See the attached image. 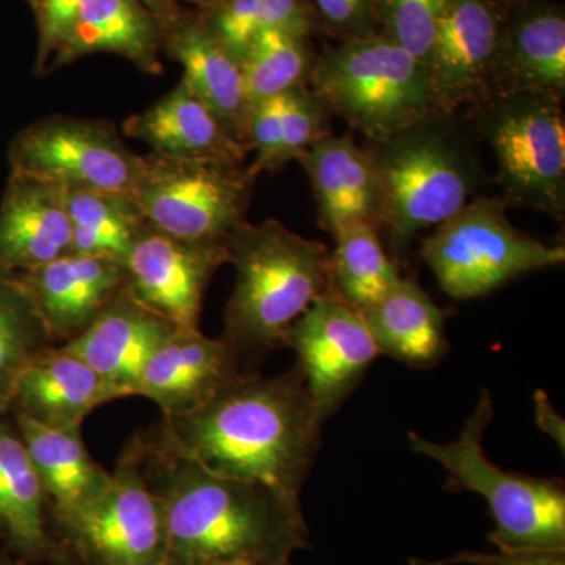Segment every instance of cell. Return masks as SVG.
Returning a JSON list of instances; mask_svg holds the SVG:
<instances>
[{
	"mask_svg": "<svg viewBox=\"0 0 565 565\" xmlns=\"http://www.w3.org/2000/svg\"><path fill=\"white\" fill-rule=\"evenodd\" d=\"M188 2L193 3V6L199 7L200 10H207L211 7L217 6L222 0H188Z\"/></svg>",
	"mask_w": 565,
	"mask_h": 565,
	"instance_id": "cell-42",
	"label": "cell"
},
{
	"mask_svg": "<svg viewBox=\"0 0 565 565\" xmlns=\"http://www.w3.org/2000/svg\"><path fill=\"white\" fill-rule=\"evenodd\" d=\"M381 353L427 366L444 355L445 311L414 280L401 277L377 302L359 310Z\"/></svg>",
	"mask_w": 565,
	"mask_h": 565,
	"instance_id": "cell-25",
	"label": "cell"
},
{
	"mask_svg": "<svg viewBox=\"0 0 565 565\" xmlns=\"http://www.w3.org/2000/svg\"><path fill=\"white\" fill-rule=\"evenodd\" d=\"M18 430L55 516L73 511L109 484V471L87 451L81 429H52L18 415Z\"/></svg>",
	"mask_w": 565,
	"mask_h": 565,
	"instance_id": "cell-26",
	"label": "cell"
},
{
	"mask_svg": "<svg viewBox=\"0 0 565 565\" xmlns=\"http://www.w3.org/2000/svg\"><path fill=\"white\" fill-rule=\"evenodd\" d=\"M145 475L162 508V565H289L310 548L300 500L256 482L225 478L150 441Z\"/></svg>",
	"mask_w": 565,
	"mask_h": 565,
	"instance_id": "cell-2",
	"label": "cell"
},
{
	"mask_svg": "<svg viewBox=\"0 0 565 565\" xmlns=\"http://www.w3.org/2000/svg\"><path fill=\"white\" fill-rule=\"evenodd\" d=\"M285 345L296 352V364L323 422L343 405L381 353L362 313L334 289L292 323Z\"/></svg>",
	"mask_w": 565,
	"mask_h": 565,
	"instance_id": "cell-13",
	"label": "cell"
},
{
	"mask_svg": "<svg viewBox=\"0 0 565 565\" xmlns=\"http://www.w3.org/2000/svg\"><path fill=\"white\" fill-rule=\"evenodd\" d=\"M163 50L182 66V82L248 148L250 103L241 62L215 39L202 13H185L163 32ZM250 151V148H248Z\"/></svg>",
	"mask_w": 565,
	"mask_h": 565,
	"instance_id": "cell-20",
	"label": "cell"
},
{
	"mask_svg": "<svg viewBox=\"0 0 565 565\" xmlns=\"http://www.w3.org/2000/svg\"><path fill=\"white\" fill-rule=\"evenodd\" d=\"M492 397L482 390L473 415L452 444H433L408 434L416 455L429 457L449 473L448 487L479 493L489 504L501 552L565 553V490L559 479L533 478L501 470L487 457L482 438L493 422Z\"/></svg>",
	"mask_w": 565,
	"mask_h": 565,
	"instance_id": "cell-5",
	"label": "cell"
},
{
	"mask_svg": "<svg viewBox=\"0 0 565 565\" xmlns=\"http://www.w3.org/2000/svg\"><path fill=\"white\" fill-rule=\"evenodd\" d=\"M43 486L31 455L9 426L0 423V526L29 556L57 559L44 519Z\"/></svg>",
	"mask_w": 565,
	"mask_h": 565,
	"instance_id": "cell-27",
	"label": "cell"
},
{
	"mask_svg": "<svg viewBox=\"0 0 565 565\" xmlns=\"http://www.w3.org/2000/svg\"><path fill=\"white\" fill-rule=\"evenodd\" d=\"M225 244L236 282L221 338L243 363L285 345L292 323L333 289L330 256L278 221L239 223Z\"/></svg>",
	"mask_w": 565,
	"mask_h": 565,
	"instance_id": "cell-3",
	"label": "cell"
},
{
	"mask_svg": "<svg viewBox=\"0 0 565 565\" xmlns=\"http://www.w3.org/2000/svg\"><path fill=\"white\" fill-rule=\"evenodd\" d=\"M222 565H252L250 563H245V561H233V563H226Z\"/></svg>",
	"mask_w": 565,
	"mask_h": 565,
	"instance_id": "cell-43",
	"label": "cell"
},
{
	"mask_svg": "<svg viewBox=\"0 0 565 565\" xmlns=\"http://www.w3.org/2000/svg\"><path fill=\"white\" fill-rule=\"evenodd\" d=\"M255 180L243 163L151 152L143 156L132 200L151 228L215 243L245 222Z\"/></svg>",
	"mask_w": 565,
	"mask_h": 565,
	"instance_id": "cell-9",
	"label": "cell"
},
{
	"mask_svg": "<svg viewBox=\"0 0 565 565\" xmlns=\"http://www.w3.org/2000/svg\"><path fill=\"white\" fill-rule=\"evenodd\" d=\"M527 93L563 103L565 10L555 0H514L493 95Z\"/></svg>",
	"mask_w": 565,
	"mask_h": 565,
	"instance_id": "cell-18",
	"label": "cell"
},
{
	"mask_svg": "<svg viewBox=\"0 0 565 565\" xmlns=\"http://www.w3.org/2000/svg\"><path fill=\"white\" fill-rule=\"evenodd\" d=\"M18 275L57 345L84 333L126 285L125 264L76 253Z\"/></svg>",
	"mask_w": 565,
	"mask_h": 565,
	"instance_id": "cell-17",
	"label": "cell"
},
{
	"mask_svg": "<svg viewBox=\"0 0 565 565\" xmlns=\"http://www.w3.org/2000/svg\"><path fill=\"white\" fill-rule=\"evenodd\" d=\"M449 0H375L379 33L399 44L426 68Z\"/></svg>",
	"mask_w": 565,
	"mask_h": 565,
	"instance_id": "cell-32",
	"label": "cell"
},
{
	"mask_svg": "<svg viewBox=\"0 0 565 565\" xmlns=\"http://www.w3.org/2000/svg\"><path fill=\"white\" fill-rule=\"evenodd\" d=\"M68 253V191L31 174L11 172L0 202V264L25 273Z\"/></svg>",
	"mask_w": 565,
	"mask_h": 565,
	"instance_id": "cell-19",
	"label": "cell"
},
{
	"mask_svg": "<svg viewBox=\"0 0 565 565\" xmlns=\"http://www.w3.org/2000/svg\"><path fill=\"white\" fill-rule=\"evenodd\" d=\"M122 129L152 152L177 158L244 163L248 152L182 81L147 110L128 118Z\"/></svg>",
	"mask_w": 565,
	"mask_h": 565,
	"instance_id": "cell-22",
	"label": "cell"
},
{
	"mask_svg": "<svg viewBox=\"0 0 565 565\" xmlns=\"http://www.w3.org/2000/svg\"><path fill=\"white\" fill-rule=\"evenodd\" d=\"M225 263V241L192 243L145 225L125 263V289L180 329H199L204 292Z\"/></svg>",
	"mask_w": 565,
	"mask_h": 565,
	"instance_id": "cell-14",
	"label": "cell"
},
{
	"mask_svg": "<svg viewBox=\"0 0 565 565\" xmlns=\"http://www.w3.org/2000/svg\"><path fill=\"white\" fill-rule=\"evenodd\" d=\"M330 275L334 292L356 310L377 302L399 280L373 222H355L333 234Z\"/></svg>",
	"mask_w": 565,
	"mask_h": 565,
	"instance_id": "cell-30",
	"label": "cell"
},
{
	"mask_svg": "<svg viewBox=\"0 0 565 565\" xmlns=\"http://www.w3.org/2000/svg\"><path fill=\"white\" fill-rule=\"evenodd\" d=\"M28 2H29V6L32 7V9H35L36 3H39V0H28Z\"/></svg>",
	"mask_w": 565,
	"mask_h": 565,
	"instance_id": "cell-44",
	"label": "cell"
},
{
	"mask_svg": "<svg viewBox=\"0 0 565 565\" xmlns=\"http://www.w3.org/2000/svg\"><path fill=\"white\" fill-rule=\"evenodd\" d=\"M200 13L215 39L239 62L263 32L259 0H222Z\"/></svg>",
	"mask_w": 565,
	"mask_h": 565,
	"instance_id": "cell-34",
	"label": "cell"
},
{
	"mask_svg": "<svg viewBox=\"0 0 565 565\" xmlns=\"http://www.w3.org/2000/svg\"><path fill=\"white\" fill-rule=\"evenodd\" d=\"M145 9L151 11L158 21L161 22L163 32L169 29L178 18L181 17L182 10L178 0H137Z\"/></svg>",
	"mask_w": 565,
	"mask_h": 565,
	"instance_id": "cell-41",
	"label": "cell"
},
{
	"mask_svg": "<svg viewBox=\"0 0 565 565\" xmlns=\"http://www.w3.org/2000/svg\"><path fill=\"white\" fill-rule=\"evenodd\" d=\"M319 28L340 41L377 35L375 0H310Z\"/></svg>",
	"mask_w": 565,
	"mask_h": 565,
	"instance_id": "cell-36",
	"label": "cell"
},
{
	"mask_svg": "<svg viewBox=\"0 0 565 565\" xmlns=\"http://www.w3.org/2000/svg\"><path fill=\"white\" fill-rule=\"evenodd\" d=\"M55 345L20 275L0 264V412L10 407L22 371Z\"/></svg>",
	"mask_w": 565,
	"mask_h": 565,
	"instance_id": "cell-29",
	"label": "cell"
},
{
	"mask_svg": "<svg viewBox=\"0 0 565 565\" xmlns=\"http://www.w3.org/2000/svg\"><path fill=\"white\" fill-rule=\"evenodd\" d=\"M308 84L329 114L373 143L435 115L426 68L382 33L323 52Z\"/></svg>",
	"mask_w": 565,
	"mask_h": 565,
	"instance_id": "cell-6",
	"label": "cell"
},
{
	"mask_svg": "<svg viewBox=\"0 0 565 565\" xmlns=\"http://www.w3.org/2000/svg\"><path fill=\"white\" fill-rule=\"evenodd\" d=\"M71 253L126 263L143 217L132 199L118 193L68 192Z\"/></svg>",
	"mask_w": 565,
	"mask_h": 565,
	"instance_id": "cell-28",
	"label": "cell"
},
{
	"mask_svg": "<svg viewBox=\"0 0 565 565\" xmlns=\"http://www.w3.org/2000/svg\"><path fill=\"white\" fill-rule=\"evenodd\" d=\"M492 151L501 200L555 218L565 212V118L559 102L527 93L493 95L475 109Z\"/></svg>",
	"mask_w": 565,
	"mask_h": 565,
	"instance_id": "cell-7",
	"label": "cell"
},
{
	"mask_svg": "<svg viewBox=\"0 0 565 565\" xmlns=\"http://www.w3.org/2000/svg\"><path fill=\"white\" fill-rule=\"evenodd\" d=\"M82 0H39L35 11L39 24L36 73H44L52 58L68 39L74 22L79 17Z\"/></svg>",
	"mask_w": 565,
	"mask_h": 565,
	"instance_id": "cell-37",
	"label": "cell"
},
{
	"mask_svg": "<svg viewBox=\"0 0 565 565\" xmlns=\"http://www.w3.org/2000/svg\"><path fill=\"white\" fill-rule=\"evenodd\" d=\"M505 211L503 200L478 196L424 241L423 259L448 296L475 299L520 275L565 262L563 245L520 233Z\"/></svg>",
	"mask_w": 565,
	"mask_h": 565,
	"instance_id": "cell-8",
	"label": "cell"
},
{
	"mask_svg": "<svg viewBox=\"0 0 565 565\" xmlns=\"http://www.w3.org/2000/svg\"><path fill=\"white\" fill-rule=\"evenodd\" d=\"M264 31H280L310 39L319 28L310 0H259Z\"/></svg>",
	"mask_w": 565,
	"mask_h": 565,
	"instance_id": "cell-38",
	"label": "cell"
},
{
	"mask_svg": "<svg viewBox=\"0 0 565 565\" xmlns=\"http://www.w3.org/2000/svg\"><path fill=\"white\" fill-rule=\"evenodd\" d=\"M161 50V22L137 0H82L79 17L47 68H62L87 55L115 54L145 73L159 74Z\"/></svg>",
	"mask_w": 565,
	"mask_h": 565,
	"instance_id": "cell-23",
	"label": "cell"
},
{
	"mask_svg": "<svg viewBox=\"0 0 565 565\" xmlns=\"http://www.w3.org/2000/svg\"><path fill=\"white\" fill-rule=\"evenodd\" d=\"M178 329L122 288L84 333L61 348L88 364L122 399L136 396L152 353Z\"/></svg>",
	"mask_w": 565,
	"mask_h": 565,
	"instance_id": "cell-15",
	"label": "cell"
},
{
	"mask_svg": "<svg viewBox=\"0 0 565 565\" xmlns=\"http://www.w3.org/2000/svg\"><path fill=\"white\" fill-rule=\"evenodd\" d=\"M412 565H565V553L559 552H463L448 559H412Z\"/></svg>",
	"mask_w": 565,
	"mask_h": 565,
	"instance_id": "cell-39",
	"label": "cell"
},
{
	"mask_svg": "<svg viewBox=\"0 0 565 565\" xmlns=\"http://www.w3.org/2000/svg\"><path fill=\"white\" fill-rule=\"evenodd\" d=\"M455 121L430 115L371 150L377 174L375 225H385L399 243L451 218L481 185V167Z\"/></svg>",
	"mask_w": 565,
	"mask_h": 565,
	"instance_id": "cell-4",
	"label": "cell"
},
{
	"mask_svg": "<svg viewBox=\"0 0 565 565\" xmlns=\"http://www.w3.org/2000/svg\"><path fill=\"white\" fill-rule=\"evenodd\" d=\"M299 161L313 185L323 228L334 234L351 223H375L377 174L371 150L352 137L327 134Z\"/></svg>",
	"mask_w": 565,
	"mask_h": 565,
	"instance_id": "cell-24",
	"label": "cell"
},
{
	"mask_svg": "<svg viewBox=\"0 0 565 565\" xmlns=\"http://www.w3.org/2000/svg\"><path fill=\"white\" fill-rule=\"evenodd\" d=\"M537 422L542 429L564 445V422L557 416L555 408L548 403L544 393H537Z\"/></svg>",
	"mask_w": 565,
	"mask_h": 565,
	"instance_id": "cell-40",
	"label": "cell"
},
{
	"mask_svg": "<svg viewBox=\"0 0 565 565\" xmlns=\"http://www.w3.org/2000/svg\"><path fill=\"white\" fill-rule=\"evenodd\" d=\"M316 58L308 39L280 31H264L241 61L250 107L308 85Z\"/></svg>",
	"mask_w": 565,
	"mask_h": 565,
	"instance_id": "cell-31",
	"label": "cell"
},
{
	"mask_svg": "<svg viewBox=\"0 0 565 565\" xmlns=\"http://www.w3.org/2000/svg\"><path fill=\"white\" fill-rule=\"evenodd\" d=\"M111 401L117 397L88 364L55 345L22 371L11 405L43 426L70 430Z\"/></svg>",
	"mask_w": 565,
	"mask_h": 565,
	"instance_id": "cell-21",
	"label": "cell"
},
{
	"mask_svg": "<svg viewBox=\"0 0 565 565\" xmlns=\"http://www.w3.org/2000/svg\"><path fill=\"white\" fill-rule=\"evenodd\" d=\"M322 423L294 364L275 377L237 375L191 414L163 418L150 444L211 473L300 500L321 446Z\"/></svg>",
	"mask_w": 565,
	"mask_h": 565,
	"instance_id": "cell-1",
	"label": "cell"
},
{
	"mask_svg": "<svg viewBox=\"0 0 565 565\" xmlns=\"http://www.w3.org/2000/svg\"><path fill=\"white\" fill-rule=\"evenodd\" d=\"M327 111L321 99L307 85L282 95V166L303 154L316 141L327 136Z\"/></svg>",
	"mask_w": 565,
	"mask_h": 565,
	"instance_id": "cell-33",
	"label": "cell"
},
{
	"mask_svg": "<svg viewBox=\"0 0 565 565\" xmlns=\"http://www.w3.org/2000/svg\"><path fill=\"white\" fill-rule=\"evenodd\" d=\"M241 374L243 363L222 338L178 329L152 353L136 396L152 401L163 418H172L191 414Z\"/></svg>",
	"mask_w": 565,
	"mask_h": 565,
	"instance_id": "cell-16",
	"label": "cell"
},
{
	"mask_svg": "<svg viewBox=\"0 0 565 565\" xmlns=\"http://www.w3.org/2000/svg\"><path fill=\"white\" fill-rule=\"evenodd\" d=\"M514 0H449L426 73L435 114L457 117L493 93Z\"/></svg>",
	"mask_w": 565,
	"mask_h": 565,
	"instance_id": "cell-12",
	"label": "cell"
},
{
	"mask_svg": "<svg viewBox=\"0 0 565 565\" xmlns=\"http://www.w3.org/2000/svg\"><path fill=\"white\" fill-rule=\"evenodd\" d=\"M11 172L31 174L66 191L118 193L132 199L143 156L136 154L109 122L44 118L14 137Z\"/></svg>",
	"mask_w": 565,
	"mask_h": 565,
	"instance_id": "cell-11",
	"label": "cell"
},
{
	"mask_svg": "<svg viewBox=\"0 0 565 565\" xmlns=\"http://www.w3.org/2000/svg\"><path fill=\"white\" fill-rule=\"evenodd\" d=\"M285 95V93H282ZM282 95L255 104L248 117V148L256 152L255 161L248 167L253 177L262 172L282 169Z\"/></svg>",
	"mask_w": 565,
	"mask_h": 565,
	"instance_id": "cell-35",
	"label": "cell"
},
{
	"mask_svg": "<svg viewBox=\"0 0 565 565\" xmlns=\"http://www.w3.org/2000/svg\"><path fill=\"white\" fill-rule=\"evenodd\" d=\"M55 520L79 565H162V508L145 475L141 440L122 452L102 492Z\"/></svg>",
	"mask_w": 565,
	"mask_h": 565,
	"instance_id": "cell-10",
	"label": "cell"
}]
</instances>
